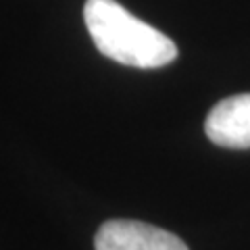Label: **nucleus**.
I'll list each match as a JSON object with an SVG mask.
<instances>
[{
	"instance_id": "nucleus-1",
	"label": "nucleus",
	"mask_w": 250,
	"mask_h": 250,
	"mask_svg": "<svg viewBox=\"0 0 250 250\" xmlns=\"http://www.w3.org/2000/svg\"><path fill=\"white\" fill-rule=\"evenodd\" d=\"M83 21L100 54L121 65L156 69L177 59L173 40L115 0H85Z\"/></svg>"
},
{
	"instance_id": "nucleus-3",
	"label": "nucleus",
	"mask_w": 250,
	"mask_h": 250,
	"mask_svg": "<svg viewBox=\"0 0 250 250\" xmlns=\"http://www.w3.org/2000/svg\"><path fill=\"white\" fill-rule=\"evenodd\" d=\"M207 138L223 148H250V94L223 98L205 121Z\"/></svg>"
},
{
	"instance_id": "nucleus-2",
	"label": "nucleus",
	"mask_w": 250,
	"mask_h": 250,
	"mask_svg": "<svg viewBox=\"0 0 250 250\" xmlns=\"http://www.w3.org/2000/svg\"><path fill=\"white\" fill-rule=\"evenodd\" d=\"M96 250H190L175 233L131 219H111L94 238Z\"/></svg>"
}]
</instances>
